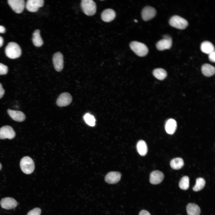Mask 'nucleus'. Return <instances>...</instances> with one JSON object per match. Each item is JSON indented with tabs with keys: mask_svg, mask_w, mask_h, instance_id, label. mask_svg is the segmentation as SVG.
I'll use <instances>...</instances> for the list:
<instances>
[{
	"mask_svg": "<svg viewBox=\"0 0 215 215\" xmlns=\"http://www.w3.org/2000/svg\"><path fill=\"white\" fill-rule=\"evenodd\" d=\"M208 58L210 61L214 62L215 61V51L208 54Z\"/></svg>",
	"mask_w": 215,
	"mask_h": 215,
	"instance_id": "nucleus-31",
	"label": "nucleus"
},
{
	"mask_svg": "<svg viewBox=\"0 0 215 215\" xmlns=\"http://www.w3.org/2000/svg\"><path fill=\"white\" fill-rule=\"evenodd\" d=\"M121 176V174L119 172H110L108 173L105 176V180L109 184H115L120 180Z\"/></svg>",
	"mask_w": 215,
	"mask_h": 215,
	"instance_id": "nucleus-15",
	"label": "nucleus"
},
{
	"mask_svg": "<svg viewBox=\"0 0 215 215\" xmlns=\"http://www.w3.org/2000/svg\"><path fill=\"white\" fill-rule=\"evenodd\" d=\"M177 128L176 121L173 119H168L165 125V129L166 132L170 134H173L175 132Z\"/></svg>",
	"mask_w": 215,
	"mask_h": 215,
	"instance_id": "nucleus-18",
	"label": "nucleus"
},
{
	"mask_svg": "<svg viewBox=\"0 0 215 215\" xmlns=\"http://www.w3.org/2000/svg\"><path fill=\"white\" fill-rule=\"evenodd\" d=\"M1 168H2L1 165V163H0V170H1Z\"/></svg>",
	"mask_w": 215,
	"mask_h": 215,
	"instance_id": "nucleus-36",
	"label": "nucleus"
},
{
	"mask_svg": "<svg viewBox=\"0 0 215 215\" xmlns=\"http://www.w3.org/2000/svg\"><path fill=\"white\" fill-rule=\"evenodd\" d=\"M5 51L6 56L11 59L19 58L21 54L20 47L15 42H9L5 47Z\"/></svg>",
	"mask_w": 215,
	"mask_h": 215,
	"instance_id": "nucleus-1",
	"label": "nucleus"
},
{
	"mask_svg": "<svg viewBox=\"0 0 215 215\" xmlns=\"http://www.w3.org/2000/svg\"><path fill=\"white\" fill-rule=\"evenodd\" d=\"M171 37L168 35L165 36L163 39L159 41L156 44V46L158 50H163L171 48L172 44Z\"/></svg>",
	"mask_w": 215,
	"mask_h": 215,
	"instance_id": "nucleus-11",
	"label": "nucleus"
},
{
	"mask_svg": "<svg viewBox=\"0 0 215 215\" xmlns=\"http://www.w3.org/2000/svg\"><path fill=\"white\" fill-rule=\"evenodd\" d=\"M43 0H28L26 2V7L28 11L35 12L38 11L39 8L44 5Z\"/></svg>",
	"mask_w": 215,
	"mask_h": 215,
	"instance_id": "nucleus-9",
	"label": "nucleus"
},
{
	"mask_svg": "<svg viewBox=\"0 0 215 215\" xmlns=\"http://www.w3.org/2000/svg\"><path fill=\"white\" fill-rule=\"evenodd\" d=\"M81 6L83 12L87 16H92L96 13V5L92 0H82Z\"/></svg>",
	"mask_w": 215,
	"mask_h": 215,
	"instance_id": "nucleus-4",
	"label": "nucleus"
},
{
	"mask_svg": "<svg viewBox=\"0 0 215 215\" xmlns=\"http://www.w3.org/2000/svg\"><path fill=\"white\" fill-rule=\"evenodd\" d=\"M156 13V10L153 7L146 6L143 8L142 11V17L145 21H148L153 18Z\"/></svg>",
	"mask_w": 215,
	"mask_h": 215,
	"instance_id": "nucleus-13",
	"label": "nucleus"
},
{
	"mask_svg": "<svg viewBox=\"0 0 215 215\" xmlns=\"http://www.w3.org/2000/svg\"><path fill=\"white\" fill-rule=\"evenodd\" d=\"M201 70L204 75L209 77L214 75L215 69L214 67L212 65L208 64H205L202 66Z\"/></svg>",
	"mask_w": 215,
	"mask_h": 215,
	"instance_id": "nucleus-21",
	"label": "nucleus"
},
{
	"mask_svg": "<svg viewBox=\"0 0 215 215\" xmlns=\"http://www.w3.org/2000/svg\"><path fill=\"white\" fill-rule=\"evenodd\" d=\"M1 207L5 209L9 210L16 208L17 205L15 199L11 197H7L2 199L0 202Z\"/></svg>",
	"mask_w": 215,
	"mask_h": 215,
	"instance_id": "nucleus-12",
	"label": "nucleus"
},
{
	"mask_svg": "<svg viewBox=\"0 0 215 215\" xmlns=\"http://www.w3.org/2000/svg\"><path fill=\"white\" fill-rule=\"evenodd\" d=\"M85 122L89 125L94 126L95 125L96 119L94 116L89 113H86L83 116Z\"/></svg>",
	"mask_w": 215,
	"mask_h": 215,
	"instance_id": "nucleus-28",
	"label": "nucleus"
},
{
	"mask_svg": "<svg viewBox=\"0 0 215 215\" xmlns=\"http://www.w3.org/2000/svg\"><path fill=\"white\" fill-rule=\"evenodd\" d=\"M116 13L115 11L111 9H107L104 10L101 15L102 20L105 22H109L115 18Z\"/></svg>",
	"mask_w": 215,
	"mask_h": 215,
	"instance_id": "nucleus-16",
	"label": "nucleus"
},
{
	"mask_svg": "<svg viewBox=\"0 0 215 215\" xmlns=\"http://www.w3.org/2000/svg\"><path fill=\"white\" fill-rule=\"evenodd\" d=\"M8 70V68L7 66L0 63V75L6 74Z\"/></svg>",
	"mask_w": 215,
	"mask_h": 215,
	"instance_id": "nucleus-30",
	"label": "nucleus"
},
{
	"mask_svg": "<svg viewBox=\"0 0 215 215\" xmlns=\"http://www.w3.org/2000/svg\"><path fill=\"white\" fill-rule=\"evenodd\" d=\"M131 49L140 57L145 56L148 52V48L145 44L137 41H133L130 44Z\"/></svg>",
	"mask_w": 215,
	"mask_h": 215,
	"instance_id": "nucleus-2",
	"label": "nucleus"
},
{
	"mask_svg": "<svg viewBox=\"0 0 215 215\" xmlns=\"http://www.w3.org/2000/svg\"><path fill=\"white\" fill-rule=\"evenodd\" d=\"M4 93V90L1 84L0 83V99L3 96Z\"/></svg>",
	"mask_w": 215,
	"mask_h": 215,
	"instance_id": "nucleus-32",
	"label": "nucleus"
},
{
	"mask_svg": "<svg viewBox=\"0 0 215 215\" xmlns=\"http://www.w3.org/2000/svg\"><path fill=\"white\" fill-rule=\"evenodd\" d=\"M200 48L203 53L209 54L214 50V47L213 44L208 41H205L201 44Z\"/></svg>",
	"mask_w": 215,
	"mask_h": 215,
	"instance_id": "nucleus-22",
	"label": "nucleus"
},
{
	"mask_svg": "<svg viewBox=\"0 0 215 215\" xmlns=\"http://www.w3.org/2000/svg\"><path fill=\"white\" fill-rule=\"evenodd\" d=\"M205 179L201 177L197 178L196 183L193 188V190L195 191H198L201 190L205 186Z\"/></svg>",
	"mask_w": 215,
	"mask_h": 215,
	"instance_id": "nucleus-26",
	"label": "nucleus"
},
{
	"mask_svg": "<svg viewBox=\"0 0 215 215\" xmlns=\"http://www.w3.org/2000/svg\"><path fill=\"white\" fill-rule=\"evenodd\" d=\"M7 2L12 9L16 13H22L24 8L25 2L24 0H8Z\"/></svg>",
	"mask_w": 215,
	"mask_h": 215,
	"instance_id": "nucleus-10",
	"label": "nucleus"
},
{
	"mask_svg": "<svg viewBox=\"0 0 215 215\" xmlns=\"http://www.w3.org/2000/svg\"><path fill=\"white\" fill-rule=\"evenodd\" d=\"M139 215H151V214L148 211L143 210L140 212Z\"/></svg>",
	"mask_w": 215,
	"mask_h": 215,
	"instance_id": "nucleus-33",
	"label": "nucleus"
},
{
	"mask_svg": "<svg viewBox=\"0 0 215 215\" xmlns=\"http://www.w3.org/2000/svg\"><path fill=\"white\" fill-rule=\"evenodd\" d=\"M7 112L11 118L15 121L19 122H22L25 119L24 114L21 111L8 109Z\"/></svg>",
	"mask_w": 215,
	"mask_h": 215,
	"instance_id": "nucleus-17",
	"label": "nucleus"
},
{
	"mask_svg": "<svg viewBox=\"0 0 215 215\" xmlns=\"http://www.w3.org/2000/svg\"><path fill=\"white\" fill-rule=\"evenodd\" d=\"M41 209L38 208H35L30 211L27 215H40Z\"/></svg>",
	"mask_w": 215,
	"mask_h": 215,
	"instance_id": "nucleus-29",
	"label": "nucleus"
},
{
	"mask_svg": "<svg viewBox=\"0 0 215 215\" xmlns=\"http://www.w3.org/2000/svg\"><path fill=\"white\" fill-rule=\"evenodd\" d=\"M3 43V38L0 36V47L2 46Z\"/></svg>",
	"mask_w": 215,
	"mask_h": 215,
	"instance_id": "nucleus-35",
	"label": "nucleus"
},
{
	"mask_svg": "<svg viewBox=\"0 0 215 215\" xmlns=\"http://www.w3.org/2000/svg\"><path fill=\"white\" fill-rule=\"evenodd\" d=\"M186 210L188 215H199L200 214L199 207L194 203H189L187 206Z\"/></svg>",
	"mask_w": 215,
	"mask_h": 215,
	"instance_id": "nucleus-19",
	"label": "nucleus"
},
{
	"mask_svg": "<svg viewBox=\"0 0 215 215\" xmlns=\"http://www.w3.org/2000/svg\"><path fill=\"white\" fill-rule=\"evenodd\" d=\"M20 166L22 171L25 173H31L35 168V165L33 159L28 156L22 158L20 162Z\"/></svg>",
	"mask_w": 215,
	"mask_h": 215,
	"instance_id": "nucleus-3",
	"label": "nucleus"
},
{
	"mask_svg": "<svg viewBox=\"0 0 215 215\" xmlns=\"http://www.w3.org/2000/svg\"><path fill=\"white\" fill-rule=\"evenodd\" d=\"M153 73L155 77L160 80H163L167 75L166 71L162 68H157L154 69Z\"/></svg>",
	"mask_w": 215,
	"mask_h": 215,
	"instance_id": "nucleus-25",
	"label": "nucleus"
},
{
	"mask_svg": "<svg viewBox=\"0 0 215 215\" xmlns=\"http://www.w3.org/2000/svg\"><path fill=\"white\" fill-rule=\"evenodd\" d=\"M53 62L55 70L58 72L62 70L64 67L63 56L60 52L55 53L53 56Z\"/></svg>",
	"mask_w": 215,
	"mask_h": 215,
	"instance_id": "nucleus-7",
	"label": "nucleus"
},
{
	"mask_svg": "<svg viewBox=\"0 0 215 215\" xmlns=\"http://www.w3.org/2000/svg\"><path fill=\"white\" fill-rule=\"evenodd\" d=\"M169 23L171 26L180 29H185L188 24L186 19L177 15L172 16L169 20Z\"/></svg>",
	"mask_w": 215,
	"mask_h": 215,
	"instance_id": "nucleus-5",
	"label": "nucleus"
},
{
	"mask_svg": "<svg viewBox=\"0 0 215 215\" xmlns=\"http://www.w3.org/2000/svg\"><path fill=\"white\" fill-rule=\"evenodd\" d=\"M136 148L138 152L140 155L144 156L147 154L148 147L145 141L143 140L139 141L137 144Z\"/></svg>",
	"mask_w": 215,
	"mask_h": 215,
	"instance_id": "nucleus-23",
	"label": "nucleus"
},
{
	"mask_svg": "<svg viewBox=\"0 0 215 215\" xmlns=\"http://www.w3.org/2000/svg\"><path fill=\"white\" fill-rule=\"evenodd\" d=\"M164 177V175L162 172L158 170L154 171L150 174V182L152 184H159L162 182Z\"/></svg>",
	"mask_w": 215,
	"mask_h": 215,
	"instance_id": "nucleus-14",
	"label": "nucleus"
},
{
	"mask_svg": "<svg viewBox=\"0 0 215 215\" xmlns=\"http://www.w3.org/2000/svg\"><path fill=\"white\" fill-rule=\"evenodd\" d=\"M72 100V96L69 93L64 92L59 96L57 99L56 103L59 107H64L70 104Z\"/></svg>",
	"mask_w": 215,
	"mask_h": 215,
	"instance_id": "nucleus-8",
	"label": "nucleus"
},
{
	"mask_svg": "<svg viewBox=\"0 0 215 215\" xmlns=\"http://www.w3.org/2000/svg\"><path fill=\"white\" fill-rule=\"evenodd\" d=\"M16 135L13 128L9 125L4 126L0 128V139H12Z\"/></svg>",
	"mask_w": 215,
	"mask_h": 215,
	"instance_id": "nucleus-6",
	"label": "nucleus"
},
{
	"mask_svg": "<svg viewBox=\"0 0 215 215\" xmlns=\"http://www.w3.org/2000/svg\"><path fill=\"white\" fill-rule=\"evenodd\" d=\"M170 165L173 169L178 170L181 169L183 166L184 162L182 158L179 157L176 158L171 161Z\"/></svg>",
	"mask_w": 215,
	"mask_h": 215,
	"instance_id": "nucleus-24",
	"label": "nucleus"
},
{
	"mask_svg": "<svg viewBox=\"0 0 215 215\" xmlns=\"http://www.w3.org/2000/svg\"><path fill=\"white\" fill-rule=\"evenodd\" d=\"M134 22H138L137 20H136V19H135V20H134Z\"/></svg>",
	"mask_w": 215,
	"mask_h": 215,
	"instance_id": "nucleus-37",
	"label": "nucleus"
},
{
	"mask_svg": "<svg viewBox=\"0 0 215 215\" xmlns=\"http://www.w3.org/2000/svg\"><path fill=\"white\" fill-rule=\"evenodd\" d=\"M5 29L2 26L0 25V33H4L5 32Z\"/></svg>",
	"mask_w": 215,
	"mask_h": 215,
	"instance_id": "nucleus-34",
	"label": "nucleus"
},
{
	"mask_svg": "<svg viewBox=\"0 0 215 215\" xmlns=\"http://www.w3.org/2000/svg\"><path fill=\"white\" fill-rule=\"evenodd\" d=\"M179 188L182 189H188L189 186V179L188 176H185L180 179L179 183Z\"/></svg>",
	"mask_w": 215,
	"mask_h": 215,
	"instance_id": "nucleus-27",
	"label": "nucleus"
},
{
	"mask_svg": "<svg viewBox=\"0 0 215 215\" xmlns=\"http://www.w3.org/2000/svg\"><path fill=\"white\" fill-rule=\"evenodd\" d=\"M32 42L34 45L36 47H40L43 44V41L40 34V30H36L33 33Z\"/></svg>",
	"mask_w": 215,
	"mask_h": 215,
	"instance_id": "nucleus-20",
	"label": "nucleus"
}]
</instances>
